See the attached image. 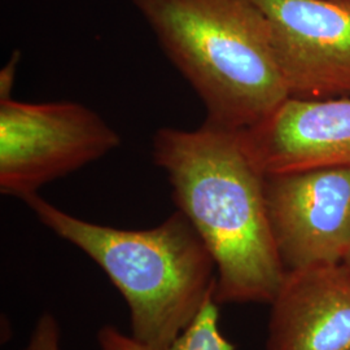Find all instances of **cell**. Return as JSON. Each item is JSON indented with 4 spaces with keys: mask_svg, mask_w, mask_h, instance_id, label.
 Here are the masks:
<instances>
[{
    "mask_svg": "<svg viewBox=\"0 0 350 350\" xmlns=\"http://www.w3.org/2000/svg\"><path fill=\"white\" fill-rule=\"evenodd\" d=\"M241 134L265 176L350 166V98H288Z\"/></svg>",
    "mask_w": 350,
    "mask_h": 350,
    "instance_id": "52a82bcc",
    "label": "cell"
},
{
    "mask_svg": "<svg viewBox=\"0 0 350 350\" xmlns=\"http://www.w3.org/2000/svg\"><path fill=\"white\" fill-rule=\"evenodd\" d=\"M265 198L286 271L342 263L350 250V166L267 175Z\"/></svg>",
    "mask_w": 350,
    "mask_h": 350,
    "instance_id": "5b68a950",
    "label": "cell"
},
{
    "mask_svg": "<svg viewBox=\"0 0 350 350\" xmlns=\"http://www.w3.org/2000/svg\"><path fill=\"white\" fill-rule=\"evenodd\" d=\"M120 144L112 126L81 103L0 100V192L24 201Z\"/></svg>",
    "mask_w": 350,
    "mask_h": 350,
    "instance_id": "277c9868",
    "label": "cell"
},
{
    "mask_svg": "<svg viewBox=\"0 0 350 350\" xmlns=\"http://www.w3.org/2000/svg\"><path fill=\"white\" fill-rule=\"evenodd\" d=\"M342 265L350 270V250H348V253H347V256H345V258H344V261H342Z\"/></svg>",
    "mask_w": 350,
    "mask_h": 350,
    "instance_id": "7c38bea8",
    "label": "cell"
},
{
    "mask_svg": "<svg viewBox=\"0 0 350 350\" xmlns=\"http://www.w3.org/2000/svg\"><path fill=\"white\" fill-rule=\"evenodd\" d=\"M266 350H350V270L338 263L286 271Z\"/></svg>",
    "mask_w": 350,
    "mask_h": 350,
    "instance_id": "ba28073f",
    "label": "cell"
},
{
    "mask_svg": "<svg viewBox=\"0 0 350 350\" xmlns=\"http://www.w3.org/2000/svg\"><path fill=\"white\" fill-rule=\"evenodd\" d=\"M199 95L206 121L245 130L289 98L270 23L253 0H130Z\"/></svg>",
    "mask_w": 350,
    "mask_h": 350,
    "instance_id": "3957f363",
    "label": "cell"
},
{
    "mask_svg": "<svg viewBox=\"0 0 350 350\" xmlns=\"http://www.w3.org/2000/svg\"><path fill=\"white\" fill-rule=\"evenodd\" d=\"M96 342L99 350H235L219 329V313L215 301L208 302L187 331L166 349H157L113 325H103L98 329Z\"/></svg>",
    "mask_w": 350,
    "mask_h": 350,
    "instance_id": "9c48e42d",
    "label": "cell"
},
{
    "mask_svg": "<svg viewBox=\"0 0 350 350\" xmlns=\"http://www.w3.org/2000/svg\"><path fill=\"white\" fill-rule=\"evenodd\" d=\"M21 350H62V327L57 318L49 312L39 315Z\"/></svg>",
    "mask_w": 350,
    "mask_h": 350,
    "instance_id": "30bf717a",
    "label": "cell"
},
{
    "mask_svg": "<svg viewBox=\"0 0 350 350\" xmlns=\"http://www.w3.org/2000/svg\"><path fill=\"white\" fill-rule=\"evenodd\" d=\"M39 222L82 250L125 300L131 335L157 349L172 347L208 302L217 265L185 213L148 230H122L78 218L39 195L24 200Z\"/></svg>",
    "mask_w": 350,
    "mask_h": 350,
    "instance_id": "7a4b0ae2",
    "label": "cell"
},
{
    "mask_svg": "<svg viewBox=\"0 0 350 350\" xmlns=\"http://www.w3.org/2000/svg\"><path fill=\"white\" fill-rule=\"evenodd\" d=\"M18 63H20V53L16 52L0 73V100L11 99V91L14 85Z\"/></svg>",
    "mask_w": 350,
    "mask_h": 350,
    "instance_id": "8fae6325",
    "label": "cell"
},
{
    "mask_svg": "<svg viewBox=\"0 0 350 350\" xmlns=\"http://www.w3.org/2000/svg\"><path fill=\"white\" fill-rule=\"evenodd\" d=\"M153 160L167 175L217 265V304H271L286 275L269 219L265 175L241 130L205 122L195 130L159 129Z\"/></svg>",
    "mask_w": 350,
    "mask_h": 350,
    "instance_id": "6da1fadb",
    "label": "cell"
},
{
    "mask_svg": "<svg viewBox=\"0 0 350 350\" xmlns=\"http://www.w3.org/2000/svg\"><path fill=\"white\" fill-rule=\"evenodd\" d=\"M266 14L289 98H350V0H253Z\"/></svg>",
    "mask_w": 350,
    "mask_h": 350,
    "instance_id": "8992f818",
    "label": "cell"
}]
</instances>
